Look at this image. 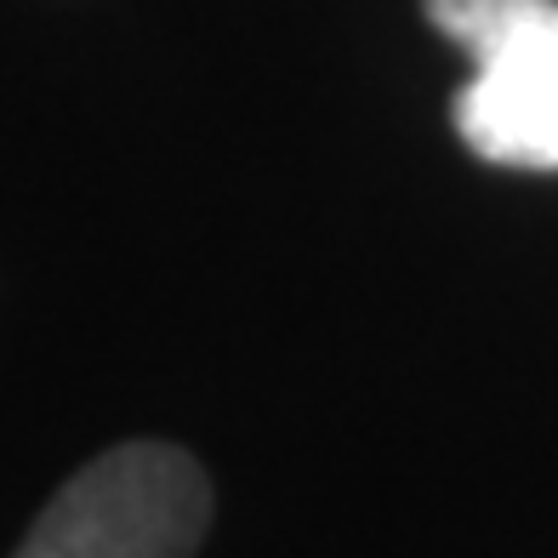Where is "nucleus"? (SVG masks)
Masks as SVG:
<instances>
[{"label":"nucleus","mask_w":558,"mask_h":558,"mask_svg":"<svg viewBox=\"0 0 558 558\" xmlns=\"http://www.w3.org/2000/svg\"><path fill=\"white\" fill-rule=\"evenodd\" d=\"M473 74L450 120L490 166L558 171V0H422Z\"/></svg>","instance_id":"f257e3e1"},{"label":"nucleus","mask_w":558,"mask_h":558,"mask_svg":"<svg viewBox=\"0 0 558 558\" xmlns=\"http://www.w3.org/2000/svg\"><path fill=\"white\" fill-rule=\"evenodd\" d=\"M206 524V468L177 445L137 439L74 473L12 558H194Z\"/></svg>","instance_id":"f03ea898"}]
</instances>
